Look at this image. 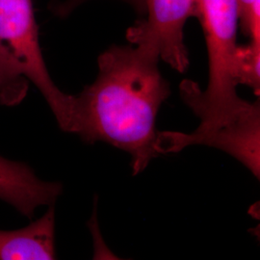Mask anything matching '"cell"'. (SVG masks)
Wrapping results in <instances>:
<instances>
[{
  "label": "cell",
  "instance_id": "6da1fadb",
  "mask_svg": "<svg viewBox=\"0 0 260 260\" xmlns=\"http://www.w3.org/2000/svg\"><path fill=\"white\" fill-rule=\"evenodd\" d=\"M158 62L141 47L113 46L99 57L93 83L74 95L68 132L128 152L134 175L158 154L156 117L171 93Z\"/></svg>",
  "mask_w": 260,
  "mask_h": 260
},
{
  "label": "cell",
  "instance_id": "5b68a950",
  "mask_svg": "<svg viewBox=\"0 0 260 260\" xmlns=\"http://www.w3.org/2000/svg\"><path fill=\"white\" fill-rule=\"evenodd\" d=\"M196 12V0H146L145 17L127 30L126 38L183 74L189 67L184 26Z\"/></svg>",
  "mask_w": 260,
  "mask_h": 260
},
{
  "label": "cell",
  "instance_id": "ba28073f",
  "mask_svg": "<svg viewBox=\"0 0 260 260\" xmlns=\"http://www.w3.org/2000/svg\"><path fill=\"white\" fill-rule=\"evenodd\" d=\"M238 23L253 47L260 48V0H237Z\"/></svg>",
  "mask_w": 260,
  "mask_h": 260
},
{
  "label": "cell",
  "instance_id": "52a82bcc",
  "mask_svg": "<svg viewBox=\"0 0 260 260\" xmlns=\"http://www.w3.org/2000/svg\"><path fill=\"white\" fill-rule=\"evenodd\" d=\"M55 258V209L53 205H49L46 213L27 226L16 231H0V260Z\"/></svg>",
  "mask_w": 260,
  "mask_h": 260
},
{
  "label": "cell",
  "instance_id": "3957f363",
  "mask_svg": "<svg viewBox=\"0 0 260 260\" xmlns=\"http://www.w3.org/2000/svg\"><path fill=\"white\" fill-rule=\"evenodd\" d=\"M0 63L10 74L37 88L67 132L74 95L59 90L48 73L32 0H0Z\"/></svg>",
  "mask_w": 260,
  "mask_h": 260
},
{
  "label": "cell",
  "instance_id": "30bf717a",
  "mask_svg": "<svg viewBox=\"0 0 260 260\" xmlns=\"http://www.w3.org/2000/svg\"><path fill=\"white\" fill-rule=\"evenodd\" d=\"M88 0H65L63 2H58L51 8L56 16L66 18L71 15L76 8L82 5ZM131 5L135 11H137L141 16L145 15L146 12V0H122Z\"/></svg>",
  "mask_w": 260,
  "mask_h": 260
},
{
  "label": "cell",
  "instance_id": "9c48e42d",
  "mask_svg": "<svg viewBox=\"0 0 260 260\" xmlns=\"http://www.w3.org/2000/svg\"><path fill=\"white\" fill-rule=\"evenodd\" d=\"M28 86L26 79L10 74L0 63V105L19 104L27 94Z\"/></svg>",
  "mask_w": 260,
  "mask_h": 260
},
{
  "label": "cell",
  "instance_id": "277c9868",
  "mask_svg": "<svg viewBox=\"0 0 260 260\" xmlns=\"http://www.w3.org/2000/svg\"><path fill=\"white\" fill-rule=\"evenodd\" d=\"M193 145H205L222 149L239 160L259 178V102L251 103L244 111L231 120L202 121L192 133L158 132V154L178 152Z\"/></svg>",
  "mask_w": 260,
  "mask_h": 260
},
{
  "label": "cell",
  "instance_id": "7a4b0ae2",
  "mask_svg": "<svg viewBox=\"0 0 260 260\" xmlns=\"http://www.w3.org/2000/svg\"><path fill=\"white\" fill-rule=\"evenodd\" d=\"M196 6L208 51L209 78L205 90L183 80L180 95L201 121H228L250 104L236 93L237 0H196Z\"/></svg>",
  "mask_w": 260,
  "mask_h": 260
},
{
  "label": "cell",
  "instance_id": "8992f818",
  "mask_svg": "<svg viewBox=\"0 0 260 260\" xmlns=\"http://www.w3.org/2000/svg\"><path fill=\"white\" fill-rule=\"evenodd\" d=\"M62 191L61 183L40 179L27 164L0 156V201L28 219L38 207L54 205Z\"/></svg>",
  "mask_w": 260,
  "mask_h": 260
}]
</instances>
